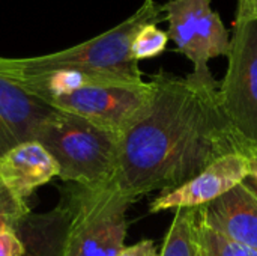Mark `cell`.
<instances>
[{
	"label": "cell",
	"instance_id": "7a4b0ae2",
	"mask_svg": "<svg viewBox=\"0 0 257 256\" xmlns=\"http://www.w3.org/2000/svg\"><path fill=\"white\" fill-rule=\"evenodd\" d=\"M163 15V5L145 0L117 26L74 47L33 57H0V75L18 81L54 69H74L98 83H142L145 80L131 56V44L143 26L158 24Z\"/></svg>",
	"mask_w": 257,
	"mask_h": 256
},
{
	"label": "cell",
	"instance_id": "7c38bea8",
	"mask_svg": "<svg viewBox=\"0 0 257 256\" xmlns=\"http://www.w3.org/2000/svg\"><path fill=\"white\" fill-rule=\"evenodd\" d=\"M68 226V208L63 201L44 214H29L17 234L24 244L23 256H60Z\"/></svg>",
	"mask_w": 257,
	"mask_h": 256
},
{
	"label": "cell",
	"instance_id": "ffe728a7",
	"mask_svg": "<svg viewBox=\"0 0 257 256\" xmlns=\"http://www.w3.org/2000/svg\"><path fill=\"white\" fill-rule=\"evenodd\" d=\"M244 184H245V186H247V187H248V189H250V190H251V192H253V193H254V195L257 196V180L256 178H253V177H250V175H248V177L244 180Z\"/></svg>",
	"mask_w": 257,
	"mask_h": 256
},
{
	"label": "cell",
	"instance_id": "52a82bcc",
	"mask_svg": "<svg viewBox=\"0 0 257 256\" xmlns=\"http://www.w3.org/2000/svg\"><path fill=\"white\" fill-rule=\"evenodd\" d=\"M151 95V81L102 83L81 88L69 95L47 101L53 109L81 116L120 136L126 125L145 107Z\"/></svg>",
	"mask_w": 257,
	"mask_h": 256
},
{
	"label": "cell",
	"instance_id": "44dd1931",
	"mask_svg": "<svg viewBox=\"0 0 257 256\" xmlns=\"http://www.w3.org/2000/svg\"><path fill=\"white\" fill-rule=\"evenodd\" d=\"M238 5L245 6V8H253V9H257V0H238Z\"/></svg>",
	"mask_w": 257,
	"mask_h": 256
},
{
	"label": "cell",
	"instance_id": "e0dca14e",
	"mask_svg": "<svg viewBox=\"0 0 257 256\" xmlns=\"http://www.w3.org/2000/svg\"><path fill=\"white\" fill-rule=\"evenodd\" d=\"M24 244L11 228H0V256H23Z\"/></svg>",
	"mask_w": 257,
	"mask_h": 256
},
{
	"label": "cell",
	"instance_id": "7402d4cb",
	"mask_svg": "<svg viewBox=\"0 0 257 256\" xmlns=\"http://www.w3.org/2000/svg\"><path fill=\"white\" fill-rule=\"evenodd\" d=\"M197 256H203L202 255V250H200V246H199V250H197Z\"/></svg>",
	"mask_w": 257,
	"mask_h": 256
},
{
	"label": "cell",
	"instance_id": "8fae6325",
	"mask_svg": "<svg viewBox=\"0 0 257 256\" xmlns=\"http://www.w3.org/2000/svg\"><path fill=\"white\" fill-rule=\"evenodd\" d=\"M53 110L21 84L0 75V128L12 146L35 140L41 124Z\"/></svg>",
	"mask_w": 257,
	"mask_h": 256
},
{
	"label": "cell",
	"instance_id": "9a60e30c",
	"mask_svg": "<svg viewBox=\"0 0 257 256\" xmlns=\"http://www.w3.org/2000/svg\"><path fill=\"white\" fill-rule=\"evenodd\" d=\"M169 39V33L161 30L157 24H146L133 39L131 56L137 62L157 57L166 50Z\"/></svg>",
	"mask_w": 257,
	"mask_h": 256
},
{
	"label": "cell",
	"instance_id": "30bf717a",
	"mask_svg": "<svg viewBox=\"0 0 257 256\" xmlns=\"http://www.w3.org/2000/svg\"><path fill=\"white\" fill-rule=\"evenodd\" d=\"M59 177V166L38 142L29 140L8 149L0 157V184L20 199Z\"/></svg>",
	"mask_w": 257,
	"mask_h": 256
},
{
	"label": "cell",
	"instance_id": "5bb4252c",
	"mask_svg": "<svg viewBox=\"0 0 257 256\" xmlns=\"http://www.w3.org/2000/svg\"><path fill=\"white\" fill-rule=\"evenodd\" d=\"M197 240L203 256H257V250L239 244L205 226L197 217Z\"/></svg>",
	"mask_w": 257,
	"mask_h": 256
},
{
	"label": "cell",
	"instance_id": "603a6c76",
	"mask_svg": "<svg viewBox=\"0 0 257 256\" xmlns=\"http://www.w3.org/2000/svg\"><path fill=\"white\" fill-rule=\"evenodd\" d=\"M251 9H253V8H251Z\"/></svg>",
	"mask_w": 257,
	"mask_h": 256
},
{
	"label": "cell",
	"instance_id": "277c9868",
	"mask_svg": "<svg viewBox=\"0 0 257 256\" xmlns=\"http://www.w3.org/2000/svg\"><path fill=\"white\" fill-rule=\"evenodd\" d=\"M62 201L68 208V226L60 256L120 255L131 198L110 181L95 187L71 184Z\"/></svg>",
	"mask_w": 257,
	"mask_h": 256
},
{
	"label": "cell",
	"instance_id": "ba28073f",
	"mask_svg": "<svg viewBox=\"0 0 257 256\" xmlns=\"http://www.w3.org/2000/svg\"><path fill=\"white\" fill-rule=\"evenodd\" d=\"M250 175L248 157L244 151L230 152L206 166L182 186L164 192L149 205V213L205 207L244 183Z\"/></svg>",
	"mask_w": 257,
	"mask_h": 256
},
{
	"label": "cell",
	"instance_id": "4fadbf2b",
	"mask_svg": "<svg viewBox=\"0 0 257 256\" xmlns=\"http://www.w3.org/2000/svg\"><path fill=\"white\" fill-rule=\"evenodd\" d=\"M197 208L176 210L160 256H197Z\"/></svg>",
	"mask_w": 257,
	"mask_h": 256
},
{
	"label": "cell",
	"instance_id": "9c48e42d",
	"mask_svg": "<svg viewBox=\"0 0 257 256\" xmlns=\"http://www.w3.org/2000/svg\"><path fill=\"white\" fill-rule=\"evenodd\" d=\"M197 217L205 226L257 250V196L244 183L200 207Z\"/></svg>",
	"mask_w": 257,
	"mask_h": 256
},
{
	"label": "cell",
	"instance_id": "5b68a950",
	"mask_svg": "<svg viewBox=\"0 0 257 256\" xmlns=\"http://www.w3.org/2000/svg\"><path fill=\"white\" fill-rule=\"evenodd\" d=\"M227 69L218 83L223 112L245 148L257 149V9L238 5L227 53Z\"/></svg>",
	"mask_w": 257,
	"mask_h": 256
},
{
	"label": "cell",
	"instance_id": "2e32d148",
	"mask_svg": "<svg viewBox=\"0 0 257 256\" xmlns=\"http://www.w3.org/2000/svg\"><path fill=\"white\" fill-rule=\"evenodd\" d=\"M30 214L24 199H20L0 184V228H11L14 231Z\"/></svg>",
	"mask_w": 257,
	"mask_h": 256
},
{
	"label": "cell",
	"instance_id": "6da1fadb",
	"mask_svg": "<svg viewBox=\"0 0 257 256\" xmlns=\"http://www.w3.org/2000/svg\"><path fill=\"white\" fill-rule=\"evenodd\" d=\"M145 107L119 136L114 186L134 202L169 192L230 152L245 148L218 98V81L160 71Z\"/></svg>",
	"mask_w": 257,
	"mask_h": 256
},
{
	"label": "cell",
	"instance_id": "8992f818",
	"mask_svg": "<svg viewBox=\"0 0 257 256\" xmlns=\"http://www.w3.org/2000/svg\"><path fill=\"white\" fill-rule=\"evenodd\" d=\"M169 38L194 66L197 77H212L209 60L227 56L230 38L211 0H169L163 5Z\"/></svg>",
	"mask_w": 257,
	"mask_h": 256
},
{
	"label": "cell",
	"instance_id": "d6986e66",
	"mask_svg": "<svg viewBox=\"0 0 257 256\" xmlns=\"http://www.w3.org/2000/svg\"><path fill=\"white\" fill-rule=\"evenodd\" d=\"M248 157V170H250V177L257 180V149L254 151H248L247 152Z\"/></svg>",
	"mask_w": 257,
	"mask_h": 256
},
{
	"label": "cell",
	"instance_id": "3957f363",
	"mask_svg": "<svg viewBox=\"0 0 257 256\" xmlns=\"http://www.w3.org/2000/svg\"><path fill=\"white\" fill-rule=\"evenodd\" d=\"M35 140L51 154L62 181L84 187L113 181L119 134L54 109L41 124Z\"/></svg>",
	"mask_w": 257,
	"mask_h": 256
},
{
	"label": "cell",
	"instance_id": "ac0fdd59",
	"mask_svg": "<svg viewBox=\"0 0 257 256\" xmlns=\"http://www.w3.org/2000/svg\"><path fill=\"white\" fill-rule=\"evenodd\" d=\"M119 256H160V252L152 240H142L136 244L125 246Z\"/></svg>",
	"mask_w": 257,
	"mask_h": 256
}]
</instances>
